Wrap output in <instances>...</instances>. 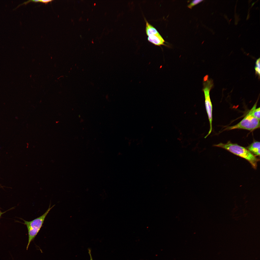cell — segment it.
Returning a JSON list of instances; mask_svg holds the SVG:
<instances>
[{
	"label": "cell",
	"mask_w": 260,
	"mask_h": 260,
	"mask_svg": "<svg viewBox=\"0 0 260 260\" xmlns=\"http://www.w3.org/2000/svg\"><path fill=\"white\" fill-rule=\"evenodd\" d=\"M214 146L224 149L233 154L243 158L248 161L254 169H256L257 162L259 160L246 148L230 141L226 143H220L214 145Z\"/></svg>",
	"instance_id": "cell-1"
},
{
	"label": "cell",
	"mask_w": 260,
	"mask_h": 260,
	"mask_svg": "<svg viewBox=\"0 0 260 260\" xmlns=\"http://www.w3.org/2000/svg\"><path fill=\"white\" fill-rule=\"evenodd\" d=\"M145 20L146 23V32L148 36L159 34L156 29L150 24L146 19H145Z\"/></svg>",
	"instance_id": "cell-7"
},
{
	"label": "cell",
	"mask_w": 260,
	"mask_h": 260,
	"mask_svg": "<svg viewBox=\"0 0 260 260\" xmlns=\"http://www.w3.org/2000/svg\"><path fill=\"white\" fill-rule=\"evenodd\" d=\"M255 69L256 74L257 75H258L259 76V78L260 73V67L255 66Z\"/></svg>",
	"instance_id": "cell-10"
},
{
	"label": "cell",
	"mask_w": 260,
	"mask_h": 260,
	"mask_svg": "<svg viewBox=\"0 0 260 260\" xmlns=\"http://www.w3.org/2000/svg\"><path fill=\"white\" fill-rule=\"evenodd\" d=\"M8 211V210H7V211H6L3 212H1L0 211V217H1V215L2 214H4V213H5L6 211Z\"/></svg>",
	"instance_id": "cell-13"
},
{
	"label": "cell",
	"mask_w": 260,
	"mask_h": 260,
	"mask_svg": "<svg viewBox=\"0 0 260 260\" xmlns=\"http://www.w3.org/2000/svg\"><path fill=\"white\" fill-rule=\"evenodd\" d=\"M52 0H39V2H41L43 3H44L46 4L48 3L52 2Z\"/></svg>",
	"instance_id": "cell-11"
},
{
	"label": "cell",
	"mask_w": 260,
	"mask_h": 260,
	"mask_svg": "<svg viewBox=\"0 0 260 260\" xmlns=\"http://www.w3.org/2000/svg\"><path fill=\"white\" fill-rule=\"evenodd\" d=\"M258 101V100H257V101L252 107L253 108L252 114L254 117L260 120V107L256 108Z\"/></svg>",
	"instance_id": "cell-8"
},
{
	"label": "cell",
	"mask_w": 260,
	"mask_h": 260,
	"mask_svg": "<svg viewBox=\"0 0 260 260\" xmlns=\"http://www.w3.org/2000/svg\"><path fill=\"white\" fill-rule=\"evenodd\" d=\"M148 40L150 42L155 45L160 46L165 45V41L159 34L148 36Z\"/></svg>",
	"instance_id": "cell-5"
},
{
	"label": "cell",
	"mask_w": 260,
	"mask_h": 260,
	"mask_svg": "<svg viewBox=\"0 0 260 260\" xmlns=\"http://www.w3.org/2000/svg\"><path fill=\"white\" fill-rule=\"evenodd\" d=\"M90 257V260H93L91 254V250L90 249H88Z\"/></svg>",
	"instance_id": "cell-12"
},
{
	"label": "cell",
	"mask_w": 260,
	"mask_h": 260,
	"mask_svg": "<svg viewBox=\"0 0 260 260\" xmlns=\"http://www.w3.org/2000/svg\"><path fill=\"white\" fill-rule=\"evenodd\" d=\"M203 84V87L202 91L204 94L205 106L210 124V129L209 132L208 134L205 137V138H206L210 134L212 129L213 107L210 97V92L213 86V83L212 79L209 78L208 76V75H206L204 77Z\"/></svg>",
	"instance_id": "cell-3"
},
{
	"label": "cell",
	"mask_w": 260,
	"mask_h": 260,
	"mask_svg": "<svg viewBox=\"0 0 260 260\" xmlns=\"http://www.w3.org/2000/svg\"><path fill=\"white\" fill-rule=\"evenodd\" d=\"M55 205L50 207V204L48 209L43 214L31 221H28L21 219L24 221V222L23 223L26 226L28 230V240L27 250L31 242L34 239L42 227L47 215Z\"/></svg>",
	"instance_id": "cell-2"
},
{
	"label": "cell",
	"mask_w": 260,
	"mask_h": 260,
	"mask_svg": "<svg viewBox=\"0 0 260 260\" xmlns=\"http://www.w3.org/2000/svg\"><path fill=\"white\" fill-rule=\"evenodd\" d=\"M254 3H255L254 2V3H253L252 4V6H253V5H254Z\"/></svg>",
	"instance_id": "cell-14"
},
{
	"label": "cell",
	"mask_w": 260,
	"mask_h": 260,
	"mask_svg": "<svg viewBox=\"0 0 260 260\" xmlns=\"http://www.w3.org/2000/svg\"><path fill=\"white\" fill-rule=\"evenodd\" d=\"M203 1V0H193L188 5V7L189 8H191L193 6Z\"/></svg>",
	"instance_id": "cell-9"
},
{
	"label": "cell",
	"mask_w": 260,
	"mask_h": 260,
	"mask_svg": "<svg viewBox=\"0 0 260 260\" xmlns=\"http://www.w3.org/2000/svg\"><path fill=\"white\" fill-rule=\"evenodd\" d=\"M252 108L244 118L239 123L233 126L227 127L223 130L242 129L252 131L259 128L260 120L253 116L252 114Z\"/></svg>",
	"instance_id": "cell-4"
},
{
	"label": "cell",
	"mask_w": 260,
	"mask_h": 260,
	"mask_svg": "<svg viewBox=\"0 0 260 260\" xmlns=\"http://www.w3.org/2000/svg\"><path fill=\"white\" fill-rule=\"evenodd\" d=\"M246 149L255 156H260V142L254 141Z\"/></svg>",
	"instance_id": "cell-6"
}]
</instances>
